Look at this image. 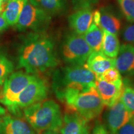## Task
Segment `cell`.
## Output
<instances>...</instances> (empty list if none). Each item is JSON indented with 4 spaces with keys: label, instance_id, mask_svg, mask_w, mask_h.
<instances>
[{
    "label": "cell",
    "instance_id": "6da1fadb",
    "mask_svg": "<svg viewBox=\"0 0 134 134\" xmlns=\"http://www.w3.org/2000/svg\"><path fill=\"white\" fill-rule=\"evenodd\" d=\"M18 68L36 75L56 68L59 63L53 40L45 32H30L22 39Z\"/></svg>",
    "mask_w": 134,
    "mask_h": 134
},
{
    "label": "cell",
    "instance_id": "7a4b0ae2",
    "mask_svg": "<svg viewBox=\"0 0 134 134\" xmlns=\"http://www.w3.org/2000/svg\"><path fill=\"white\" fill-rule=\"evenodd\" d=\"M96 76L84 66H67L57 70L53 75L52 87L60 100L67 92H81L95 87Z\"/></svg>",
    "mask_w": 134,
    "mask_h": 134
},
{
    "label": "cell",
    "instance_id": "3957f363",
    "mask_svg": "<svg viewBox=\"0 0 134 134\" xmlns=\"http://www.w3.org/2000/svg\"><path fill=\"white\" fill-rule=\"evenodd\" d=\"M25 120L41 133L46 130L60 132L63 115L60 105L53 100H43L23 110Z\"/></svg>",
    "mask_w": 134,
    "mask_h": 134
},
{
    "label": "cell",
    "instance_id": "277c9868",
    "mask_svg": "<svg viewBox=\"0 0 134 134\" xmlns=\"http://www.w3.org/2000/svg\"><path fill=\"white\" fill-rule=\"evenodd\" d=\"M60 100L89 122L97 118L105 107L96 86L81 92H67Z\"/></svg>",
    "mask_w": 134,
    "mask_h": 134
},
{
    "label": "cell",
    "instance_id": "5b68a950",
    "mask_svg": "<svg viewBox=\"0 0 134 134\" xmlns=\"http://www.w3.org/2000/svg\"><path fill=\"white\" fill-rule=\"evenodd\" d=\"M62 58L69 66H84L92 52L83 35L71 32L66 34L61 45Z\"/></svg>",
    "mask_w": 134,
    "mask_h": 134
},
{
    "label": "cell",
    "instance_id": "8992f818",
    "mask_svg": "<svg viewBox=\"0 0 134 134\" xmlns=\"http://www.w3.org/2000/svg\"><path fill=\"white\" fill-rule=\"evenodd\" d=\"M37 76L23 71L12 73L5 80L0 93V103L5 105L11 113L16 116V105L18 96Z\"/></svg>",
    "mask_w": 134,
    "mask_h": 134
},
{
    "label": "cell",
    "instance_id": "52a82bcc",
    "mask_svg": "<svg viewBox=\"0 0 134 134\" xmlns=\"http://www.w3.org/2000/svg\"><path fill=\"white\" fill-rule=\"evenodd\" d=\"M52 16L35 4L26 0L16 26L19 31L45 32L51 23Z\"/></svg>",
    "mask_w": 134,
    "mask_h": 134
},
{
    "label": "cell",
    "instance_id": "ba28073f",
    "mask_svg": "<svg viewBox=\"0 0 134 134\" xmlns=\"http://www.w3.org/2000/svg\"><path fill=\"white\" fill-rule=\"evenodd\" d=\"M48 93V86L45 80L37 76L21 92L17 99L16 116L19 117L21 110L30 105L46 99Z\"/></svg>",
    "mask_w": 134,
    "mask_h": 134
},
{
    "label": "cell",
    "instance_id": "9c48e42d",
    "mask_svg": "<svg viewBox=\"0 0 134 134\" xmlns=\"http://www.w3.org/2000/svg\"><path fill=\"white\" fill-rule=\"evenodd\" d=\"M133 114L120 100L109 108L105 117V127L109 134H117L119 130L131 121Z\"/></svg>",
    "mask_w": 134,
    "mask_h": 134
},
{
    "label": "cell",
    "instance_id": "30bf717a",
    "mask_svg": "<svg viewBox=\"0 0 134 134\" xmlns=\"http://www.w3.org/2000/svg\"><path fill=\"white\" fill-rule=\"evenodd\" d=\"M60 134H90L89 121L66 106Z\"/></svg>",
    "mask_w": 134,
    "mask_h": 134
},
{
    "label": "cell",
    "instance_id": "8fae6325",
    "mask_svg": "<svg viewBox=\"0 0 134 134\" xmlns=\"http://www.w3.org/2000/svg\"><path fill=\"white\" fill-rule=\"evenodd\" d=\"M0 134H41L26 120L13 115H4L0 120Z\"/></svg>",
    "mask_w": 134,
    "mask_h": 134
},
{
    "label": "cell",
    "instance_id": "7c38bea8",
    "mask_svg": "<svg viewBox=\"0 0 134 134\" xmlns=\"http://www.w3.org/2000/svg\"><path fill=\"white\" fill-rule=\"evenodd\" d=\"M124 85V83H110L102 80L96 79V89L105 106L110 108L120 100Z\"/></svg>",
    "mask_w": 134,
    "mask_h": 134
},
{
    "label": "cell",
    "instance_id": "4fadbf2b",
    "mask_svg": "<svg viewBox=\"0 0 134 134\" xmlns=\"http://www.w3.org/2000/svg\"><path fill=\"white\" fill-rule=\"evenodd\" d=\"M93 11L91 7L76 10L68 18V22L72 31L83 35L93 24Z\"/></svg>",
    "mask_w": 134,
    "mask_h": 134
},
{
    "label": "cell",
    "instance_id": "5bb4252c",
    "mask_svg": "<svg viewBox=\"0 0 134 134\" xmlns=\"http://www.w3.org/2000/svg\"><path fill=\"white\" fill-rule=\"evenodd\" d=\"M115 68L121 75L134 76V45L126 43L120 46L115 58Z\"/></svg>",
    "mask_w": 134,
    "mask_h": 134
},
{
    "label": "cell",
    "instance_id": "9a60e30c",
    "mask_svg": "<svg viewBox=\"0 0 134 134\" xmlns=\"http://www.w3.org/2000/svg\"><path fill=\"white\" fill-rule=\"evenodd\" d=\"M88 69L99 76L110 68H115V58L106 56L100 52H92L85 65Z\"/></svg>",
    "mask_w": 134,
    "mask_h": 134
},
{
    "label": "cell",
    "instance_id": "2e32d148",
    "mask_svg": "<svg viewBox=\"0 0 134 134\" xmlns=\"http://www.w3.org/2000/svg\"><path fill=\"white\" fill-rule=\"evenodd\" d=\"M99 13V27L103 31L118 36L121 28V19L120 17L108 7H103L98 10Z\"/></svg>",
    "mask_w": 134,
    "mask_h": 134
},
{
    "label": "cell",
    "instance_id": "e0dca14e",
    "mask_svg": "<svg viewBox=\"0 0 134 134\" xmlns=\"http://www.w3.org/2000/svg\"><path fill=\"white\" fill-rule=\"evenodd\" d=\"M26 1V0H6L1 6L0 11L8 25L16 24Z\"/></svg>",
    "mask_w": 134,
    "mask_h": 134
},
{
    "label": "cell",
    "instance_id": "ac0fdd59",
    "mask_svg": "<svg viewBox=\"0 0 134 134\" xmlns=\"http://www.w3.org/2000/svg\"><path fill=\"white\" fill-rule=\"evenodd\" d=\"M51 16L62 15L68 9V0H32Z\"/></svg>",
    "mask_w": 134,
    "mask_h": 134
},
{
    "label": "cell",
    "instance_id": "d6986e66",
    "mask_svg": "<svg viewBox=\"0 0 134 134\" xmlns=\"http://www.w3.org/2000/svg\"><path fill=\"white\" fill-rule=\"evenodd\" d=\"M120 47V42L117 36L103 31L102 52L109 57L115 58L119 52Z\"/></svg>",
    "mask_w": 134,
    "mask_h": 134
},
{
    "label": "cell",
    "instance_id": "ffe728a7",
    "mask_svg": "<svg viewBox=\"0 0 134 134\" xmlns=\"http://www.w3.org/2000/svg\"><path fill=\"white\" fill-rule=\"evenodd\" d=\"M83 36L92 52L101 51L103 31L99 27L93 23Z\"/></svg>",
    "mask_w": 134,
    "mask_h": 134
},
{
    "label": "cell",
    "instance_id": "44dd1931",
    "mask_svg": "<svg viewBox=\"0 0 134 134\" xmlns=\"http://www.w3.org/2000/svg\"><path fill=\"white\" fill-rule=\"evenodd\" d=\"M14 65L6 55L0 50V86L3 85L5 80L13 73Z\"/></svg>",
    "mask_w": 134,
    "mask_h": 134
},
{
    "label": "cell",
    "instance_id": "7402d4cb",
    "mask_svg": "<svg viewBox=\"0 0 134 134\" xmlns=\"http://www.w3.org/2000/svg\"><path fill=\"white\" fill-rule=\"evenodd\" d=\"M120 100L134 115V87L125 86L124 84Z\"/></svg>",
    "mask_w": 134,
    "mask_h": 134
},
{
    "label": "cell",
    "instance_id": "603a6c76",
    "mask_svg": "<svg viewBox=\"0 0 134 134\" xmlns=\"http://www.w3.org/2000/svg\"><path fill=\"white\" fill-rule=\"evenodd\" d=\"M96 79H100L108 83L114 84H123V80L122 78V75L119 70L115 68H110L100 75L96 76Z\"/></svg>",
    "mask_w": 134,
    "mask_h": 134
},
{
    "label": "cell",
    "instance_id": "cb8c5ba5",
    "mask_svg": "<svg viewBox=\"0 0 134 134\" xmlns=\"http://www.w3.org/2000/svg\"><path fill=\"white\" fill-rule=\"evenodd\" d=\"M122 14L130 23H134V0H116Z\"/></svg>",
    "mask_w": 134,
    "mask_h": 134
},
{
    "label": "cell",
    "instance_id": "d4e9b609",
    "mask_svg": "<svg viewBox=\"0 0 134 134\" xmlns=\"http://www.w3.org/2000/svg\"><path fill=\"white\" fill-rule=\"evenodd\" d=\"M122 36L125 42L134 45V23H130L124 27Z\"/></svg>",
    "mask_w": 134,
    "mask_h": 134
},
{
    "label": "cell",
    "instance_id": "484cf974",
    "mask_svg": "<svg viewBox=\"0 0 134 134\" xmlns=\"http://www.w3.org/2000/svg\"><path fill=\"white\" fill-rule=\"evenodd\" d=\"M100 0H71L73 9L75 11L85 8L91 7L92 5L96 4Z\"/></svg>",
    "mask_w": 134,
    "mask_h": 134
},
{
    "label": "cell",
    "instance_id": "4316f807",
    "mask_svg": "<svg viewBox=\"0 0 134 134\" xmlns=\"http://www.w3.org/2000/svg\"><path fill=\"white\" fill-rule=\"evenodd\" d=\"M117 134H134V124L132 120L128 122L119 130Z\"/></svg>",
    "mask_w": 134,
    "mask_h": 134
},
{
    "label": "cell",
    "instance_id": "83f0119b",
    "mask_svg": "<svg viewBox=\"0 0 134 134\" xmlns=\"http://www.w3.org/2000/svg\"><path fill=\"white\" fill-rule=\"evenodd\" d=\"M91 134H109V132L105 125L98 124L94 127Z\"/></svg>",
    "mask_w": 134,
    "mask_h": 134
},
{
    "label": "cell",
    "instance_id": "f1b7e54d",
    "mask_svg": "<svg viewBox=\"0 0 134 134\" xmlns=\"http://www.w3.org/2000/svg\"><path fill=\"white\" fill-rule=\"evenodd\" d=\"M8 26L9 25H8L6 20L4 19V18H3L2 13L0 11V31H4L8 27Z\"/></svg>",
    "mask_w": 134,
    "mask_h": 134
},
{
    "label": "cell",
    "instance_id": "f546056e",
    "mask_svg": "<svg viewBox=\"0 0 134 134\" xmlns=\"http://www.w3.org/2000/svg\"><path fill=\"white\" fill-rule=\"evenodd\" d=\"M6 114V109L3 108L1 105H0V120H1L2 117L4 116Z\"/></svg>",
    "mask_w": 134,
    "mask_h": 134
},
{
    "label": "cell",
    "instance_id": "4dcf8cb0",
    "mask_svg": "<svg viewBox=\"0 0 134 134\" xmlns=\"http://www.w3.org/2000/svg\"><path fill=\"white\" fill-rule=\"evenodd\" d=\"M41 134H60V132L54 130H46L41 133Z\"/></svg>",
    "mask_w": 134,
    "mask_h": 134
},
{
    "label": "cell",
    "instance_id": "1f68e13d",
    "mask_svg": "<svg viewBox=\"0 0 134 134\" xmlns=\"http://www.w3.org/2000/svg\"><path fill=\"white\" fill-rule=\"evenodd\" d=\"M6 0H0V5H1V6H3V4H4V3H5V1H6Z\"/></svg>",
    "mask_w": 134,
    "mask_h": 134
},
{
    "label": "cell",
    "instance_id": "d6a6232c",
    "mask_svg": "<svg viewBox=\"0 0 134 134\" xmlns=\"http://www.w3.org/2000/svg\"><path fill=\"white\" fill-rule=\"evenodd\" d=\"M132 121L134 124V115H133V117H132Z\"/></svg>",
    "mask_w": 134,
    "mask_h": 134
},
{
    "label": "cell",
    "instance_id": "836d02e7",
    "mask_svg": "<svg viewBox=\"0 0 134 134\" xmlns=\"http://www.w3.org/2000/svg\"><path fill=\"white\" fill-rule=\"evenodd\" d=\"M0 9H1V5H0Z\"/></svg>",
    "mask_w": 134,
    "mask_h": 134
}]
</instances>
